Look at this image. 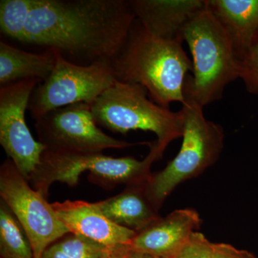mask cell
I'll use <instances>...</instances> for the list:
<instances>
[{"label":"cell","mask_w":258,"mask_h":258,"mask_svg":"<svg viewBox=\"0 0 258 258\" xmlns=\"http://www.w3.org/2000/svg\"><path fill=\"white\" fill-rule=\"evenodd\" d=\"M0 252L2 258H34L23 226L4 202H0Z\"/></svg>","instance_id":"cell-17"},{"label":"cell","mask_w":258,"mask_h":258,"mask_svg":"<svg viewBox=\"0 0 258 258\" xmlns=\"http://www.w3.org/2000/svg\"><path fill=\"white\" fill-rule=\"evenodd\" d=\"M117 81L112 61L81 66L66 60L57 51L55 68L34 89L28 111L36 120L62 107L79 103L91 104Z\"/></svg>","instance_id":"cell-7"},{"label":"cell","mask_w":258,"mask_h":258,"mask_svg":"<svg viewBox=\"0 0 258 258\" xmlns=\"http://www.w3.org/2000/svg\"><path fill=\"white\" fill-rule=\"evenodd\" d=\"M213 258H245L246 252H241L225 244H213Z\"/></svg>","instance_id":"cell-22"},{"label":"cell","mask_w":258,"mask_h":258,"mask_svg":"<svg viewBox=\"0 0 258 258\" xmlns=\"http://www.w3.org/2000/svg\"><path fill=\"white\" fill-rule=\"evenodd\" d=\"M33 0H1L0 28L7 36L23 42Z\"/></svg>","instance_id":"cell-19"},{"label":"cell","mask_w":258,"mask_h":258,"mask_svg":"<svg viewBox=\"0 0 258 258\" xmlns=\"http://www.w3.org/2000/svg\"><path fill=\"white\" fill-rule=\"evenodd\" d=\"M150 152L143 160L134 157L114 158L98 154H71L45 150L40 164L30 176L32 188L47 198L51 185L64 183L75 186L82 173L88 171L90 178L106 187L118 184H143L150 177L151 167L163 154L152 142Z\"/></svg>","instance_id":"cell-4"},{"label":"cell","mask_w":258,"mask_h":258,"mask_svg":"<svg viewBox=\"0 0 258 258\" xmlns=\"http://www.w3.org/2000/svg\"><path fill=\"white\" fill-rule=\"evenodd\" d=\"M154 258H160V257H154Z\"/></svg>","instance_id":"cell-26"},{"label":"cell","mask_w":258,"mask_h":258,"mask_svg":"<svg viewBox=\"0 0 258 258\" xmlns=\"http://www.w3.org/2000/svg\"><path fill=\"white\" fill-rule=\"evenodd\" d=\"M213 244L203 234L195 232L175 252L166 258H213Z\"/></svg>","instance_id":"cell-20"},{"label":"cell","mask_w":258,"mask_h":258,"mask_svg":"<svg viewBox=\"0 0 258 258\" xmlns=\"http://www.w3.org/2000/svg\"><path fill=\"white\" fill-rule=\"evenodd\" d=\"M128 258H154L149 254L141 253V252H135V251L131 249L130 253L128 254Z\"/></svg>","instance_id":"cell-24"},{"label":"cell","mask_w":258,"mask_h":258,"mask_svg":"<svg viewBox=\"0 0 258 258\" xmlns=\"http://www.w3.org/2000/svg\"><path fill=\"white\" fill-rule=\"evenodd\" d=\"M135 21L125 0H33L23 42L88 66L113 60Z\"/></svg>","instance_id":"cell-1"},{"label":"cell","mask_w":258,"mask_h":258,"mask_svg":"<svg viewBox=\"0 0 258 258\" xmlns=\"http://www.w3.org/2000/svg\"><path fill=\"white\" fill-rule=\"evenodd\" d=\"M242 62L258 36V0H206Z\"/></svg>","instance_id":"cell-14"},{"label":"cell","mask_w":258,"mask_h":258,"mask_svg":"<svg viewBox=\"0 0 258 258\" xmlns=\"http://www.w3.org/2000/svg\"><path fill=\"white\" fill-rule=\"evenodd\" d=\"M56 55L57 51L52 49L33 53L0 42V85L30 79L45 81L55 68Z\"/></svg>","instance_id":"cell-16"},{"label":"cell","mask_w":258,"mask_h":258,"mask_svg":"<svg viewBox=\"0 0 258 258\" xmlns=\"http://www.w3.org/2000/svg\"><path fill=\"white\" fill-rule=\"evenodd\" d=\"M246 90L258 95V36L242 60V74Z\"/></svg>","instance_id":"cell-21"},{"label":"cell","mask_w":258,"mask_h":258,"mask_svg":"<svg viewBox=\"0 0 258 258\" xmlns=\"http://www.w3.org/2000/svg\"><path fill=\"white\" fill-rule=\"evenodd\" d=\"M136 20L149 33L183 40L185 27L206 6V0H130Z\"/></svg>","instance_id":"cell-12"},{"label":"cell","mask_w":258,"mask_h":258,"mask_svg":"<svg viewBox=\"0 0 258 258\" xmlns=\"http://www.w3.org/2000/svg\"><path fill=\"white\" fill-rule=\"evenodd\" d=\"M182 42L148 32L136 20L128 39L112 60L117 80L143 86L151 100L164 108L185 103L184 83L192 61Z\"/></svg>","instance_id":"cell-2"},{"label":"cell","mask_w":258,"mask_h":258,"mask_svg":"<svg viewBox=\"0 0 258 258\" xmlns=\"http://www.w3.org/2000/svg\"><path fill=\"white\" fill-rule=\"evenodd\" d=\"M203 108L191 102L182 104L184 132L179 152L163 170L152 173L146 181L148 198L157 210L180 184L201 175L221 154L223 128L207 119Z\"/></svg>","instance_id":"cell-6"},{"label":"cell","mask_w":258,"mask_h":258,"mask_svg":"<svg viewBox=\"0 0 258 258\" xmlns=\"http://www.w3.org/2000/svg\"><path fill=\"white\" fill-rule=\"evenodd\" d=\"M131 249L129 245L113 249L106 258H128Z\"/></svg>","instance_id":"cell-23"},{"label":"cell","mask_w":258,"mask_h":258,"mask_svg":"<svg viewBox=\"0 0 258 258\" xmlns=\"http://www.w3.org/2000/svg\"><path fill=\"white\" fill-rule=\"evenodd\" d=\"M52 208L70 232L82 236L110 249L129 245L137 232L113 223L94 203L66 200Z\"/></svg>","instance_id":"cell-11"},{"label":"cell","mask_w":258,"mask_h":258,"mask_svg":"<svg viewBox=\"0 0 258 258\" xmlns=\"http://www.w3.org/2000/svg\"><path fill=\"white\" fill-rule=\"evenodd\" d=\"M147 90L139 84L117 81L91 104L97 124L115 133L131 131L151 132L157 136L156 146L164 154L173 141L182 137L184 115L148 98Z\"/></svg>","instance_id":"cell-5"},{"label":"cell","mask_w":258,"mask_h":258,"mask_svg":"<svg viewBox=\"0 0 258 258\" xmlns=\"http://www.w3.org/2000/svg\"><path fill=\"white\" fill-rule=\"evenodd\" d=\"M38 81L25 80L0 88V144L28 181L40 164L45 148L30 133L25 120Z\"/></svg>","instance_id":"cell-10"},{"label":"cell","mask_w":258,"mask_h":258,"mask_svg":"<svg viewBox=\"0 0 258 258\" xmlns=\"http://www.w3.org/2000/svg\"><path fill=\"white\" fill-rule=\"evenodd\" d=\"M145 183L128 185L122 192L94 205L113 223L138 233L161 217L148 198Z\"/></svg>","instance_id":"cell-15"},{"label":"cell","mask_w":258,"mask_h":258,"mask_svg":"<svg viewBox=\"0 0 258 258\" xmlns=\"http://www.w3.org/2000/svg\"><path fill=\"white\" fill-rule=\"evenodd\" d=\"M183 40L192 56V76L184 83L185 101L204 108L221 99L226 87L240 79L242 62L207 5L185 27Z\"/></svg>","instance_id":"cell-3"},{"label":"cell","mask_w":258,"mask_h":258,"mask_svg":"<svg viewBox=\"0 0 258 258\" xmlns=\"http://www.w3.org/2000/svg\"><path fill=\"white\" fill-rule=\"evenodd\" d=\"M201 223L200 215L195 210H175L138 232L129 247L152 257H169L200 228Z\"/></svg>","instance_id":"cell-13"},{"label":"cell","mask_w":258,"mask_h":258,"mask_svg":"<svg viewBox=\"0 0 258 258\" xmlns=\"http://www.w3.org/2000/svg\"><path fill=\"white\" fill-rule=\"evenodd\" d=\"M35 126L39 142L48 152L98 154L106 149H122L138 144L105 134L97 124L89 103L52 110L37 118Z\"/></svg>","instance_id":"cell-9"},{"label":"cell","mask_w":258,"mask_h":258,"mask_svg":"<svg viewBox=\"0 0 258 258\" xmlns=\"http://www.w3.org/2000/svg\"><path fill=\"white\" fill-rule=\"evenodd\" d=\"M113 249L69 232L51 244L42 258H106Z\"/></svg>","instance_id":"cell-18"},{"label":"cell","mask_w":258,"mask_h":258,"mask_svg":"<svg viewBox=\"0 0 258 258\" xmlns=\"http://www.w3.org/2000/svg\"><path fill=\"white\" fill-rule=\"evenodd\" d=\"M246 258H253V257H251V256L249 255V254H247V256H246Z\"/></svg>","instance_id":"cell-25"},{"label":"cell","mask_w":258,"mask_h":258,"mask_svg":"<svg viewBox=\"0 0 258 258\" xmlns=\"http://www.w3.org/2000/svg\"><path fill=\"white\" fill-rule=\"evenodd\" d=\"M0 196L23 226L34 258H42L51 244L69 233L52 204L30 186L10 159L0 167Z\"/></svg>","instance_id":"cell-8"}]
</instances>
